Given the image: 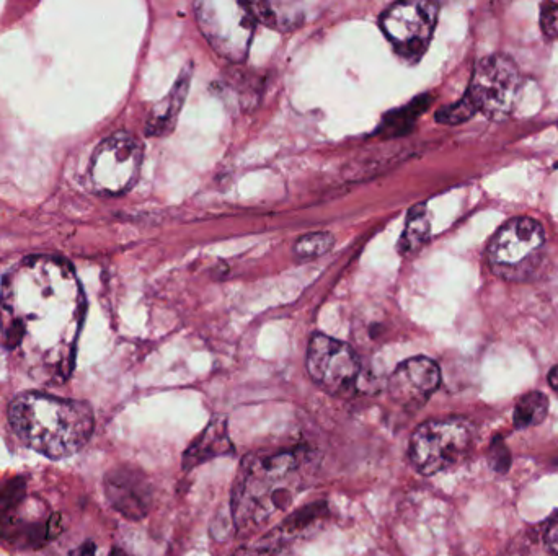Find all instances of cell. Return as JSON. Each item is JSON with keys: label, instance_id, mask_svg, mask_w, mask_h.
Masks as SVG:
<instances>
[{"label": "cell", "instance_id": "cell-1", "mask_svg": "<svg viewBox=\"0 0 558 556\" xmlns=\"http://www.w3.org/2000/svg\"><path fill=\"white\" fill-rule=\"evenodd\" d=\"M85 297L66 260L36 255L7 273L0 292V322L7 346L20 349L33 336L56 330L76 348L84 320Z\"/></svg>", "mask_w": 558, "mask_h": 556}, {"label": "cell", "instance_id": "cell-2", "mask_svg": "<svg viewBox=\"0 0 558 556\" xmlns=\"http://www.w3.org/2000/svg\"><path fill=\"white\" fill-rule=\"evenodd\" d=\"M9 421L25 446L53 460L82 451L95 429L89 403L41 392L17 395L9 406Z\"/></svg>", "mask_w": 558, "mask_h": 556}, {"label": "cell", "instance_id": "cell-3", "mask_svg": "<svg viewBox=\"0 0 558 556\" xmlns=\"http://www.w3.org/2000/svg\"><path fill=\"white\" fill-rule=\"evenodd\" d=\"M302 459L294 451L250 455L235 481L232 512L239 530L250 534L288 508L301 490Z\"/></svg>", "mask_w": 558, "mask_h": 556}, {"label": "cell", "instance_id": "cell-4", "mask_svg": "<svg viewBox=\"0 0 558 556\" xmlns=\"http://www.w3.org/2000/svg\"><path fill=\"white\" fill-rule=\"evenodd\" d=\"M474 444V428L461 418L433 420L421 424L410 439V460L423 475H434L454 467Z\"/></svg>", "mask_w": 558, "mask_h": 556}, {"label": "cell", "instance_id": "cell-5", "mask_svg": "<svg viewBox=\"0 0 558 556\" xmlns=\"http://www.w3.org/2000/svg\"><path fill=\"white\" fill-rule=\"evenodd\" d=\"M201 33L222 58L242 62L247 58L255 23L247 4L234 0H204L196 4Z\"/></svg>", "mask_w": 558, "mask_h": 556}, {"label": "cell", "instance_id": "cell-6", "mask_svg": "<svg viewBox=\"0 0 558 556\" xmlns=\"http://www.w3.org/2000/svg\"><path fill=\"white\" fill-rule=\"evenodd\" d=\"M519 85L521 76L513 59L492 54L477 62L464 98L475 113H482L488 120H506L513 111Z\"/></svg>", "mask_w": 558, "mask_h": 556}, {"label": "cell", "instance_id": "cell-7", "mask_svg": "<svg viewBox=\"0 0 558 556\" xmlns=\"http://www.w3.org/2000/svg\"><path fill=\"white\" fill-rule=\"evenodd\" d=\"M142 147L136 137L116 133L100 142L90 162V180L98 193L123 195L138 180Z\"/></svg>", "mask_w": 558, "mask_h": 556}, {"label": "cell", "instance_id": "cell-8", "mask_svg": "<svg viewBox=\"0 0 558 556\" xmlns=\"http://www.w3.org/2000/svg\"><path fill=\"white\" fill-rule=\"evenodd\" d=\"M439 5L434 2H399L382 14L381 27L395 53L407 61L425 54L438 22Z\"/></svg>", "mask_w": 558, "mask_h": 556}, {"label": "cell", "instance_id": "cell-9", "mask_svg": "<svg viewBox=\"0 0 558 556\" xmlns=\"http://www.w3.org/2000/svg\"><path fill=\"white\" fill-rule=\"evenodd\" d=\"M545 243L544 227L531 217H516L506 222L488 247L493 270L506 278L526 273L534 266Z\"/></svg>", "mask_w": 558, "mask_h": 556}, {"label": "cell", "instance_id": "cell-10", "mask_svg": "<svg viewBox=\"0 0 558 556\" xmlns=\"http://www.w3.org/2000/svg\"><path fill=\"white\" fill-rule=\"evenodd\" d=\"M306 366L315 384L332 395L346 392L359 376L358 356L351 346L322 333L310 338Z\"/></svg>", "mask_w": 558, "mask_h": 556}, {"label": "cell", "instance_id": "cell-11", "mask_svg": "<svg viewBox=\"0 0 558 556\" xmlns=\"http://www.w3.org/2000/svg\"><path fill=\"white\" fill-rule=\"evenodd\" d=\"M108 503L129 521H139L151 511L154 488L146 473L131 465L111 468L103 478Z\"/></svg>", "mask_w": 558, "mask_h": 556}, {"label": "cell", "instance_id": "cell-12", "mask_svg": "<svg viewBox=\"0 0 558 556\" xmlns=\"http://www.w3.org/2000/svg\"><path fill=\"white\" fill-rule=\"evenodd\" d=\"M441 384V371L433 359L418 358L402 362L389 379L390 398L407 410H418L430 400Z\"/></svg>", "mask_w": 558, "mask_h": 556}, {"label": "cell", "instance_id": "cell-13", "mask_svg": "<svg viewBox=\"0 0 558 556\" xmlns=\"http://www.w3.org/2000/svg\"><path fill=\"white\" fill-rule=\"evenodd\" d=\"M51 514L35 512L23 501L17 509L4 517L2 539L17 550H36L51 542L48 521Z\"/></svg>", "mask_w": 558, "mask_h": 556}, {"label": "cell", "instance_id": "cell-14", "mask_svg": "<svg viewBox=\"0 0 558 556\" xmlns=\"http://www.w3.org/2000/svg\"><path fill=\"white\" fill-rule=\"evenodd\" d=\"M232 452L231 439L227 433V421L222 416H216L206 426L200 437L186 449L183 457V468L190 470L206 460Z\"/></svg>", "mask_w": 558, "mask_h": 556}, {"label": "cell", "instance_id": "cell-15", "mask_svg": "<svg viewBox=\"0 0 558 556\" xmlns=\"http://www.w3.org/2000/svg\"><path fill=\"white\" fill-rule=\"evenodd\" d=\"M190 82L191 71L185 69L182 76L178 77L177 84L173 85L169 95L152 108L146 123V133L149 136H165L172 131L173 126L177 124V118L182 111L186 95H188Z\"/></svg>", "mask_w": 558, "mask_h": 556}, {"label": "cell", "instance_id": "cell-16", "mask_svg": "<svg viewBox=\"0 0 558 556\" xmlns=\"http://www.w3.org/2000/svg\"><path fill=\"white\" fill-rule=\"evenodd\" d=\"M247 7L257 22L266 23L268 27L278 28V30H293L304 22L301 5L288 4V2H281V4L257 2V4H247Z\"/></svg>", "mask_w": 558, "mask_h": 556}, {"label": "cell", "instance_id": "cell-17", "mask_svg": "<svg viewBox=\"0 0 558 556\" xmlns=\"http://www.w3.org/2000/svg\"><path fill=\"white\" fill-rule=\"evenodd\" d=\"M430 234L431 222L428 209L423 204L415 206V208L410 209V212H408L407 226H405L402 239L399 242V252L402 255L417 252L428 242Z\"/></svg>", "mask_w": 558, "mask_h": 556}, {"label": "cell", "instance_id": "cell-18", "mask_svg": "<svg viewBox=\"0 0 558 556\" xmlns=\"http://www.w3.org/2000/svg\"><path fill=\"white\" fill-rule=\"evenodd\" d=\"M431 102L430 97H420L405 108L395 110L382 120V126L379 133L386 137L402 136L412 129L413 123L417 120V116L426 110V106Z\"/></svg>", "mask_w": 558, "mask_h": 556}, {"label": "cell", "instance_id": "cell-19", "mask_svg": "<svg viewBox=\"0 0 558 556\" xmlns=\"http://www.w3.org/2000/svg\"><path fill=\"white\" fill-rule=\"evenodd\" d=\"M549 411V400L545 398L544 393L529 392L519 398L514 408V424L516 428H529V426H537L545 420Z\"/></svg>", "mask_w": 558, "mask_h": 556}, {"label": "cell", "instance_id": "cell-20", "mask_svg": "<svg viewBox=\"0 0 558 556\" xmlns=\"http://www.w3.org/2000/svg\"><path fill=\"white\" fill-rule=\"evenodd\" d=\"M333 243H335L333 235L327 234V232L302 235L301 239L297 240L296 245H294V253L301 260H310V258H317V256L330 252Z\"/></svg>", "mask_w": 558, "mask_h": 556}, {"label": "cell", "instance_id": "cell-21", "mask_svg": "<svg viewBox=\"0 0 558 556\" xmlns=\"http://www.w3.org/2000/svg\"><path fill=\"white\" fill-rule=\"evenodd\" d=\"M27 496V478L15 477L0 483V517L9 516Z\"/></svg>", "mask_w": 558, "mask_h": 556}, {"label": "cell", "instance_id": "cell-22", "mask_svg": "<svg viewBox=\"0 0 558 556\" xmlns=\"http://www.w3.org/2000/svg\"><path fill=\"white\" fill-rule=\"evenodd\" d=\"M474 115H477L474 108L462 97L459 102L441 108V110L436 113V121L441 124L454 126V124H461L465 123V121H469Z\"/></svg>", "mask_w": 558, "mask_h": 556}, {"label": "cell", "instance_id": "cell-23", "mask_svg": "<svg viewBox=\"0 0 558 556\" xmlns=\"http://www.w3.org/2000/svg\"><path fill=\"white\" fill-rule=\"evenodd\" d=\"M234 556H291V552H289L288 543L283 539L273 537V539L263 540L257 545L240 548Z\"/></svg>", "mask_w": 558, "mask_h": 556}, {"label": "cell", "instance_id": "cell-24", "mask_svg": "<svg viewBox=\"0 0 558 556\" xmlns=\"http://www.w3.org/2000/svg\"><path fill=\"white\" fill-rule=\"evenodd\" d=\"M541 28L545 38L555 40L558 38V4L542 5L541 9Z\"/></svg>", "mask_w": 558, "mask_h": 556}, {"label": "cell", "instance_id": "cell-25", "mask_svg": "<svg viewBox=\"0 0 558 556\" xmlns=\"http://www.w3.org/2000/svg\"><path fill=\"white\" fill-rule=\"evenodd\" d=\"M490 462H492V467L498 470V472H506L510 468V452H508L503 442H493L492 451H490Z\"/></svg>", "mask_w": 558, "mask_h": 556}, {"label": "cell", "instance_id": "cell-26", "mask_svg": "<svg viewBox=\"0 0 558 556\" xmlns=\"http://www.w3.org/2000/svg\"><path fill=\"white\" fill-rule=\"evenodd\" d=\"M545 545L552 555L558 556V514L550 519L549 526L545 530Z\"/></svg>", "mask_w": 558, "mask_h": 556}, {"label": "cell", "instance_id": "cell-27", "mask_svg": "<svg viewBox=\"0 0 558 556\" xmlns=\"http://www.w3.org/2000/svg\"><path fill=\"white\" fill-rule=\"evenodd\" d=\"M48 530L51 540L58 539L59 535L64 532V517H62V514L53 512V514L49 516Z\"/></svg>", "mask_w": 558, "mask_h": 556}, {"label": "cell", "instance_id": "cell-28", "mask_svg": "<svg viewBox=\"0 0 558 556\" xmlns=\"http://www.w3.org/2000/svg\"><path fill=\"white\" fill-rule=\"evenodd\" d=\"M95 552H97V547H95V543L92 540H87V542L82 543L79 547L74 548L69 556H95Z\"/></svg>", "mask_w": 558, "mask_h": 556}, {"label": "cell", "instance_id": "cell-29", "mask_svg": "<svg viewBox=\"0 0 558 556\" xmlns=\"http://www.w3.org/2000/svg\"><path fill=\"white\" fill-rule=\"evenodd\" d=\"M549 384L558 393V366L552 367L549 372Z\"/></svg>", "mask_w": 558, "mask_h": 556}, {"label": "cell", "instance_id": "cell-30", "mask_svg": "<svg viewBox=\"0 0 558 556\" xmlns=\"http://www.w3.org/2000/svg\"><path fill=\"white\" fill-rule=\"evenodd\" d=\"M110 556H128V555H126V553H124L123 550H121V548H113V550H111Z\"/></svg>", "mask_w": 558, "mask_h": 556}, {"label": "cell", "instance_id": "cell-31", "mask_svg": "<svg viewBox=\"0 0 558 556\" xmlns=\"http://www.w3.org/2000/svg\"><path fill=\"white\" fill-rule=\"evenodd\" d=\"M557 168H558V162H557Z\"/></svg>", "mask_w": 558, "mask_h": 556}]
</instances>
